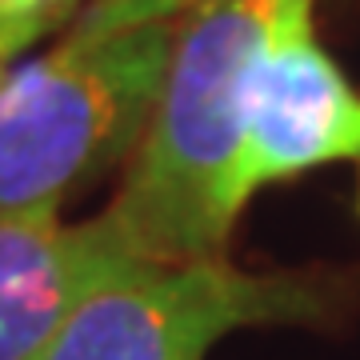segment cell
<instances>
[{"label": "cell", "instance_id": "8992f818", "mask_svg": "<svg viewBox=\"0 0 360 360\" xmlns=\"http://www.w3.org/2000/svg\"><path fill=\"white\" fill-rule=\"evenodd\" d=\"M200 0H89V8L77 16L68 37L72 40H104L120 32L153 25H176L184 13H193Z\"/></svg>", "mask_w": 360, "mask_h": 360}, {"label": "cell", "instance_id": "3957f363", "mask_svg": "<svg viewBox=\"0 0 360 360\" xmlns=\"http://www.w3.org/2000/svg\"><path fill=\"white\" fill-rule=\"evenodd\" d=\"M333 288L300 272H245L224 257L129 260L68 309L28 360H208L257 324H324Z\"/></svg>", "mask_w": 360, "mask_h": 360}, {"label": "cell", "instance_id": "5b68a950", "mask_svg": "<svg viewBox=\"0 0 360 360\" xmlns=\"http://www.w3.org/2000/svg\"><path fill=\"white\" fill-rule=\"evenodd\" d=\"M129 260L141 257L104 212L84 224H65L60 208L0 217V360H28L92 284Z\"/></svg>", "mask_w": 360, "mask_h": 360}, {"label": "cell", "instance_id": "6da1fadb", "mask_svg": "<svg viewBox=\"0 0 360 360\" xmlns=\"http://www.w3.org/2000/svg\"><path fill=\"white\" fill-rule=\"evenodd\" d=\"M281 0H200L176 20L168 72L129 176L104 208L141 260L224 257L240 188L252 80Z\"/></svg>", "mask_w": 360, "mask_h": 360}, {"label": "cell", "instance_id": "277c9868", "mask_svg": "<svg viewBox=\"0 0 360 360\" xmlns=\"http://www.w3.org/2000/svg\"><path fill=\"white\" fill-rule=\"evenodd\" d=\"M316 0H281L269 52L252 80L240 188L304 176L360 160V89L345 77L312 28Z\"/></svg>", "mask_w": 360, "mask_h": 360}, {"label": "cell", "instance_id": "52a82bcc", "mask_svg": "<svg viewBox=\"0 0 360 360\" xmlns=\"http://www.w3.org/2000/svg\"><path fill=\"white\" fill-rule=\"evenodd\" d=\"M80 0H0V72L20 65L40 37L60 28Z\"/></svg>", "mask_w": 360, "mask_h": 360}, {"label": "cell", "instance_id": "7a4b0ae2", "mask_svg": "<svg viewBox=\"0 0 360 360\" xmlns=\"http://www.w3.org/2000/svg\"><path fill=\"white\" fill-rule=\"evenodd\" d=\"M176 25L56 44L0 72V217L60 208L136 153Z\"/></svg>", "mask_w": 360, "mask_h": 360}]
</instances>
